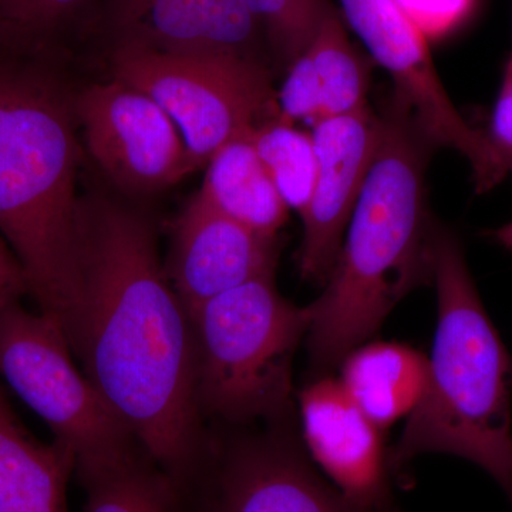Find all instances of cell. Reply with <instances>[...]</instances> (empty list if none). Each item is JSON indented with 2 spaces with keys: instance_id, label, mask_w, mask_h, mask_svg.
<instances>
[{
  "instance_id": "11",
  "label": "cell",
  "mask_w": 512,
  "mask_h": 512,
  "mask_svg": "<svg viewBox=\"0 0 512 512\" xmlns=\"http://www.w3.org/2000/svg\"><path fill=\"white\" fill-rule=\"evenodd\" d=\"M311 134L316 180L301 215L298 268L306 281L325 284L382 141L383 117L366 107L345 116L325 117L312 126Z\"/></svg>"
},
{
  "instance_id": "6",
  "label": "cell",
  "mask_w": 512,
  "mask_h": 512,
  "mask_svg": "<svg viewBox=\"0 0 512 512\" xmlns=\"http://www.w3.org/2000/svg\"><path fill=\"white\" fill-rule=\"evenodd\" d=\"M0 382L72 454L76 477L144 451L77 367L62 325L46 313L29 311L20 299L0 301Z\"/></svg>"
},
{
  "instance_id": "8",
  "label": "cell",
  "mask_w": 512,
  "mask_h": 512,
  "mask_svg": "<svg viewBox=\"0 0 512 512\" xmlns=\"http://www.w3.org/2000/svg\"><path fill=\"white\" fill-rule=\"evenodd\" d=\"M343 22L392 77L400 101L433 147L453 148L466 158L478 194L507 177L487 134L471 126L441 83L427 37L394 0H338Z\"/></svg>"
},
{
  "instance_id": "7",
  "label": "cell",
  "mask_w": 512,
  "mask_h": 512,
  "mask_svg": "<svg viewBox=\"0 0 512 512\" xmlns=\"http://www.w3.org/2000/svg\"><path fill=\"white\" fill-rule=\"evenodd\" d=\"M111 67L114 79L146 93L174 121L194 171L278 114L271 76L256 56L117 46Z\"/></svg>"
},
{
  "instance_id": "19",
  "label": "cell",
  "mask_w": 512,
  "mask_h": 512,
  "mask_svg": "<svg viewBox=\"0 0 512 512\" xmlns=\"http://www.w3.org/2000/svg\"><path fill=\"white\" fill-rule=\"evenodd\" d=\"M76 478L86 512H181L170 481L144 451Z\"/></svg>"
},
{
  "instance_id": "13",
  "label": "cell",
  "mask_w": 512,
  "mask_h": 512,
  "mask_svg": "<svg viewBox=\"0 0 512 512\" xmlns=\"http://www.w3.org/2000/svg\"><path fill=\"white\" fill-rule=\"evenodd\" d=\"M276 238L252 231L195 195L175 224L165 266L188 313L221 293L275 274Z\"/></svg>"
},
{
  "instance_id": "21",
  "label": "cell",
  "mask_w": 512,
  "mask_h": 512,
  "mask_svg": "<svg viewBox=\"0 0 512 512\" xmlns=\"http://www.w3.org/2000/svg\"><path fill=\"white\" fill-rule=\"evenodd\" d=\"M286 67L311 45L329 12V0H244Z\"/></svg>"
},
{
  "instance_id": "1",
  "label": "cell",
  "mask_w": 512,
  "mask_h": 512,
  "mask_svg": "<svg viewBox=\"0 0 512 512\" xmlns=\"http://www.w3.org/2000/svg\"><path fill=\"white\" fill-rule=\"evenodd\" d=\"M82 301L69 343L83 372L180 504L211 458L190 313L158 258L153 225L106 197L82 201Z\"/></svg>"
},
{
  "instance_id": "12",
  "label": "cell",
  "mask_w": 512,
  "mask_h": 512,
  "mask_svg": "<svg viewBox=\"0 0 512 512\" xmlns=\"http://www.w3.org/2000/svg\"><path fill=\"white\" fill-rule=\"evenodd\" d=\"M306 453L330 483L366 512H393L382 434L339 380L322 377L299 393Z\"/></svg>"
},
{
  "instance_id": "5",
  "label": "cell",
  "mask_w": 512,
  "mask_h": 512,
  "mask_svg": "<svg viewBox=\"0 0 512 512\" xmlns=\"http://www.w3.org/2000/svg\"><path fill=\"white\" fill-rule=\"evenodd\" d=\"M202 416L247 426L284 423L292 410V363L311 311L279 293L275 274L221 293L190 315Z\"/></svg>"
},
{
  "instance_id": "4",
  "label": "cell",
  "mask_w": 512,
  "mask_h": 512,
  "mask_svg": "<svg viewBox=\"0 0 512 512\" xmlns=\"http://www.w3.org/2000/svg\"><path fill=\"white\" fill-rule=\"evenodd\" d=\"M431 281L439 319L426 387L390 453V471L423 454H450L484 470L512 504V357L460 241L441 225L434 228Z\"/></svg>"
},
{
  "instance_id": "23",
  "label": "cell",
  "mask_w": 512,
  "mask_h": 512,
  "mask_svg": "<svg viewBox=\"0 0 512 512\" xmlns=\"http://www.w3.org/2000/svg\"><path fill=\"white\" fill-rule=\"evenodd\" d=\"M89 3L90 0H0V13L20 32L46 33L72 20Z\"/></svg>"
},
{
  "instance_id": "16",
  "label": "cell",
  "mask_w": 512,
  "mask_h": 512,
  "mask_svg": "<svg viewBox=\"0 0 512 512\" xmlns=\"http://www.w3.org/2000/svg\"><path fill=\"white\" fill-rule=\"evenodd\" d=\"M340 365L343 390L380 430L409 416L426 387L427 357L402 343H363Z\"/></svg>"
},
{
  "instance_id": "15",
  "label": "cell",
  "mask_w": 512,
  "mask_h": 512,
  "mask_svg": "<svg viewBox=\"0 0 512 512\" xmlns=\"http://www.w3.org/2000/svg\"><path fill=\"white\" fill-rule=\"evenodd\" d=\"M72 476V454L33 436L0 382V512H69Z\"/></svg>"
},
{
  "instance_id": "24",
  "label": "cell",
  "mask_w": 512,
  "mask_h": 512,
  "mask_svg": "<svg viewBox=\"0 0 512 512\" xmlns=\"http://www.w3.org/2000/svg\"><path fill=\"white\" fill-rule=\"evenodd\" d=\"M424 36L439 37L457 28L473 9L474 0H394Z\"/></svg>"
},
{
  "instance_id": "20",
  "label": "cell",
  "mask_w": 512,
  "mask_h": 512,
  "mask_svg": "<svg viewBox=\"0 0 512 512\" xmlns=\"http://www.w3.org/2000/svg\"><path fill=\"white\" fill-rule=\"evenodd\" d=\"M251 140L286 207L302 215L316 180L312 134L276 114L251 131Z\"/></svg>"
},
{
  "instance_id": "17",
  "label": "cell",
  "mask_w": 512,
  "mask_h": 512,
  "mask_svg": "<svg viewBox=\"0 0 512 512\" xmlns=\"http://www.w3.org/2000/svg\"><path fill=\"white\" fill-rule=\"evenodd\" d=\"M198 197L214 210L252 231L276 238L289 208L266 173L251 133L232 140L205 165Z\"/></svg>"
},
{
  "instance_id": "3",
  "label": "cell",
  "mask_w": 512,
  "mask_h": 512,
  "mask_svg": "<svg viewBox=\"0 0 512 512\" xmlns=\"http://www.w3.org/2000/svg\"><path fill=\"white\" fill-rule=\"evenodd\" d=\"M76 114L52 83L0 70V237L67 340L82 301Z\"/></svg>"
},
{
  "instance_id": "27",
  "label": "cell",
  "mask_w": 512,
  "mask_h": 512,
  "mask_svg": "<svg viewBox=\"0 0 512 512\" xmlns=\"http://www.w3.org/2000/svg\"><path fill=\"white\" fill-rule=\"evenodd\" d=\"M488 235L493 238V241L497 242V244H500L501 247L510 249V251H512V221L503 225V227L488 232Z\"/></svg>"
},
{
  "instance_id": "26",
  "label": "cell",
  "mask_w": 512,
  "mask_h": 512,
  "mask_svg": "<svg viewBox=\"0 0 512 512\" xmlns=\"http://www.w3.org/2000/svg\"><path fill=\"white\" fill-rule=\"evenodd\" d=\"M28 291V282L18 259L0 237V301L20 299Z\"/></svg>"
},
{
  "instance_id": "25",
  "label": "cell",
  "mask_w": 512,
  "mask_h": 512,
  "mask_svg": "<svg viewBox=\"0 0 512 512\" xmlns=\"http://www.w3.org/2000/svg\"><path fill=\"white\" fill-rule=\"evenodd\" d=\"M488 141L503 164L505 173L512 175V56L505 64L500 92L491 114Z\"/></svg>"
},
{
  "instance_id": "9",
  "label": "cell",
  "mask_w": 512,
  "mask_h": 512,
  "mask_svg": "<svg viewBox=\"0 0 512 512\" xmlns=\"http://www.w3.org/2000/svg\"><path fill=\"white\" fill-rule=\"evenodd\" d=\"M275 424L212 444L197 512H366L319 476L305 448Z\"/></svg>"
},
{
  "instance_id": "2",
  "label": "cell",
  "mask_w": 512,
  "mask_h": 512,
  "mask_svg": "<svg viewBox=\"0 0 512 512\" xmlns=\"http://www.w3.org/2000/svg\"><path fill=\"white\" fill-rule=\"evenodd\" d=\"M348 235L325 289L308 305V349L316 370L333 369L372 338L416 286L431 279L433 225L426 170L433 146L396 99Z\"/></svg>"
},
{
  "instance_id": "18",
  "label": "cell",
  "mask_w": 512,
  "mask_h": 512,
  "mask_svg": "<svg viewBox=\"0 0 512 512\" xmlns=\"http://www.w3.org/2000/svg\"><path fill=\"white\" fill-rule=\"evenodd\" d=\"M305 52L318 74L323 119L345 116L369 107L370 66L350 42L338 10L329 9Z\"/></svg>"
},
{
  "instance_id": "22",
  "label": "cell",
  "mask_w": 512,
  "mask_h": 512,
  "mask_svg": "<svg viewBox=\"0 0 512 512\" xmlns=\"http://www.w3.org/2000/svg\"><path fill=\"white\" fill-rule=\"evenodd\" d=\"M279 119L315 126L323 119L322 90L311 57L303 52L288 66L281 89L276 92Z\"/></svg>"
},
{
  "instance_id": "14",
  "label": "cell",
  "mask_w": 512,
  "mask_h": 512,
  "mask_svg": "<svg viewBox=\"0 0 512 512\" xmlns=\"http://www.w3.org/2000/svg\"><path fill=\"white\" fill-rule=\"evenodd\" d=\"M109 23L117 46L160 52L256 56L261 32L244 0H109Z\"/></svg>"
},
{
  "instance_id": "10",
  "label": "cell",
  "mask_w": 512,
  "mask_h": 512,
  "mask_svg": "<svg viewBox=\"0 0 512 512\" xmlns=\"http://www.w3.org/2000/svg\"><path fill=\"white\" fill-rule=\"evenodd\" d=\"M73 107L94 163L121 190H164L194 171L174 121L136 87L93 84Z\"/></svg>"
}]
</instances>
